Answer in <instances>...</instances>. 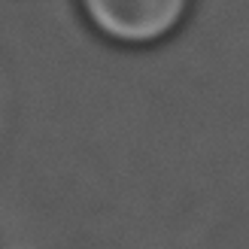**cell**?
<instances>
[{
	"label": "cell",
	"mask_w": 249,
	"mask_h": 249,
	"mask_svg": "<svg viewBox=\"0 0 249 249\" xmlns=\"http://www.w3.org/2000/svg\"><path fill=\"white\" fill-rule=\"evenodd\" d=\"M79 9L107 40L155 46L182 28L192 0H79Z\"/></svg>",
	"instance_id": "cell-1"
}]
</instances>
